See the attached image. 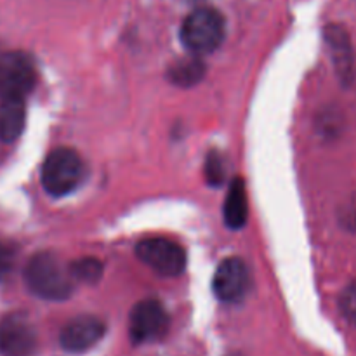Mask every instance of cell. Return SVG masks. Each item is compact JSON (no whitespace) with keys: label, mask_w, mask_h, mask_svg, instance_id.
Here are the masks:
<instances>
[{"label":"cell","mask_w":356,"mask_h":356,"mask_svg":"<svg viewBox=\"0 0 356 356\" xmlns=\"http://www.w3.org/2000/svg\"><path fill=\"white\" fill-rule=\"evenodd\" d=\"M0 54H2V52H0Z\"/></svg>","instance_id":"cell-19"},{"label":"cell","mask_w":356,"mask_h":356,"mask_svg":"<svg viewBox=\"0 0 356 356\" xmlns=\"http://www.w3.org/2000/svg\"><path fill=\"white\" fill-rule=\"evenodd\" d=\"M169 329V316L165 308L155 299L138 302L131 313L129 330L136 344L152 343L165 336Z\"/></svg>","instance_id":"cell-6"},{"label":"cell","mask_w":356,"mask_h":356,"mask_svg":"<svg viewBox=\"0 0 356 356\" xmlns=\"http://www.w3.org/2000/svg\"><path fill=\"white\" fill-rule=\"evenodd\" d=\"M339 306L344 318L350 323H353V325H356V280L351 282V284L343 291L339 299Z\"/></svg>","instance_id":"cell-15"},{"label":"cell","mask_w":356,"mask_h":356,"mask_svg":"<svg viewBox=\"0 0 356 356\" xmlns=\"http://www.w3.org/2000/svg\"><path fill=\"white\" fill-rule=\"evenodd\" d=\"M37 350V332L24 315L14 313L0 322V355L31 356Z\"/></svg>","instance_id":"cell-7"},{"label":"cell","mask_w":356,"mask_h":356,"mask_svg":"<svg viewBox=\"0 0 356 356\" xmlns=\"http://www.w3.org/2000/svg\"><path fill=\"white\" fill-rule=\"evenodd\" d=\"M26 122V108L23 97L0 99V139L6 143L16 141Z\"/></svg>","instance_id":"cell-10"},{"label":"cell","mask_w":356,"mask_h":356,"mask_svg":"<svg viewBox=\"0 0 356 356\" xmlns=\"http://www.w3.org/2000/svg\"><path fill=\"white\" fill-rule=\"evenodd\" d=\"M73 277L76 282H86V284H96L103 275V264L99 259L94 257H83L72 264Z\"/></svg>","instance_id":"cell-14"},{"label":"cell","mask_w":356,"mask_h":356,"mask_svg":"<svg viewBox=\"0 0 356 356\" xmlns=\"http://www.w3.org/2000/svg\"><path fill=\"white\" fill-rule=\"evenodd\" d=\"M104 323L96 316H76L61 330V346L72 353L90 350L104 336Z\"/></svg>","instance_id":"cell-9"},{"label":"cell","mask_w":356,"mask_h":356,"mask_svg":"<svg viewBox=\"0 0 356 356\" xmlns=\"http://www.w3.org/2000/svg\"><path fill=\"white\" fill-rule=\"evenodd\" d=\"M226 24L219 10L198 7L184 19L181 40L191 54H211L225 40Z\"/></svg>","instance_id":"cell-2"},{"label":"cell","mask_w":356,"mask_h":356,"mask_svg":"<svg viewBox=\"0 0 356 356\" xmlns=\"http://www.w3.org/2000/svg\"><path fill=\"white\" fill-rule=\"evenodd\" d=\"M205 75V65L197 54L186 56V58H181L179 61L174 63L169 68V76L170 82L174 86L179 87H191L195 83L200 82Z\"/></svg>","instance_id":"cell-12"},{"label":"cell","mask_w":356,"mask_h":356,"mask_svg":"<svg viewBox=\"0 0 356 356\" xmlns=\"http://www.w3.org/2000/svg\"><path fill=\"white\" fill-rule=\"evenodd\" d=\"M136 254L143 263L163 277H177L186 268V252L183 247L162 236L141 240L136 245Z\"/></svg>","instance_id":"cell-4"},{"label":"cell","mask_w":356,"mask_h":356,"mask_svg":"<svg viewBox=\"0 0 356 356\" xmlns=\"http://www.w3.org/2000/svg\"><path fill=\"white\" fill-rule=\"evenodd\" d=\"M205 176L212 186H219L225 179V163L218 153H211L205 162Z\"/></svg>","instance_id":"cell-16"},{"label":"cell","mask_w":356,"mask_h":356,"mask_svg":"<svg viewBox=\"0 0 356 356\" xmlns=\"http://www.w3.org/2000/svg\"><path fill=\"white\" fill-rule=\"evenodd\" d=\"M247 216H249V204H247L245 183L236 177L232 181L228 195H226L225 221L232 229H240L245 226Z\"/></svg>","instance_id":"cell-11"},{"label":"cell","mask_w":356,"mask_h":356,"mask_svg":"<svg viewBox=\"0 0 356 356\" xmlns=\"http://www.w3.org/2000/svg\"><path fill=\"white\" fill-rule=\"evenodd\" d=\"M83 179V162L72 148L49 153L42 165V186L52 197H65L79 188Z\"/></svg>","instance_id":"cell-3"},{"label":"cell","mask_w":356,"mask_h":356,"mask_svg":"<svg viewBox=\"0 0 356 356\" xmlns=\"http://www.w3.org/2000/svg\"><path fill=\"white\" fill-rule=\"evenodd\" d=\"M14 257H16V252H14L13 247L0 240V280L7 277V273L13 270Z\"/></svg>","instance_id":"cell-17"},{"label":"cell","mask_w":356,"mask_h":356,"mask_svg":"<svg viewBox=\"0 0 356 356\" xmlns=\"http://www.w3.org/2000/svg\"><path fill=\"white\" fill-rule=\"evenodd\" d=\"M24 282L37 298L45 301H65L75 287L72 264H65L56 254L38 252L28 261Z\"/></svg>","instance_id":"cell-1"},{"label":"cell","mask_w":356,"mask_h":356,"mask_svg":"<svg viewBox=\"0 0 356 356\" xmlns=\"http://www.w3.org/2000/svg\"><path fill=\"white\" fill-rule=\"evenodd\" d=\"M344 221H346L348 228L356 229V198L346 207V212H344Z\"/></svg>","instance_id":"cell-18"},{"label":"cell","mask_w":356,"mask_h":356,"mask_svg":"<svg viewBox=\"0 0 356 356\" xmlns=\"http://www.w3.org/2000/svg\"><path fill=\"white\" fill-rule=\"evenodd\" d=\"M250 285V275L245 263L238 257H229L222 261L216 270L212 289L219 301L222 302H238L245 298Z\"/></svg>","instance_id":"cell-8"},{"label":"cell","mask_w":356,"mask_h":356,"mask_svg":"<svg viewBox=\"0 0 356 356\" xmlns=\"http://www.w3.org/2000/svg\"><path fill=\"white\" fill-rule=\"evenodd\" d=\"M327 42L330 45V51H332V58L337 70H339L341 75L348 79L353 61H351V47L346 31L339 26H329L327 28Z\"/></svg>","instance_id":"cell-13"},{"label":"cell","mask_w":356,"mask_h":356,"mask_svg":"<svg viewBox=\"0 0 356 356\" xmlns=\"http://www.w3.org/2000/svg\"><path fill=\"white\" fill-rule=\"evenodd\" d=\"M37 82L33 61L24 52H2L0 54V99L23 97Z\"/></svg>","instance_id":"cell-5"}]
</instances>
